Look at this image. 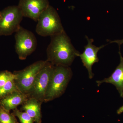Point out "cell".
Returning a JSON list of instances; mask_svg holds the SVG:
<instances>
[{
    "label": "cell",
    "instance_id": "cell-4",
    "mask_svg": "<svg viewBox=\"0 0 123 123\" xmlns=\"http://www.w3.org/2000/svg\"><path fill=\"white\" fill-rule=\"evenodd\" d=\"M23 15L18 6H12L0 11V36H9L21 27Z\"/></svg>",
    "mask_w": 123,
    "mask_h": 123
},
{
    "label": "cell",
    "instance_id": "cell-1",
    "mask_svg": "<svg viewBox=\"0 0 123 123\" xmlns=\"http://www.w3.org/2000/svg\"><path fill=\"white\" fill-rule=\"evenodd\" d=\"M51 38L46 51V61L55 66H70L80 53L73 46L65 31Z\"/></svg>",
    "mask_w": 123,
    "mask_h": 123
},
{
    "label": "cell",
    "instance_id": "cell-11",
    "mask_svg": "<svg viewBox=\"0 0 123 123\" xmlns=\"http://www.w3.org/2000/svg\"><path fill=\"white\" fill-rule=\"evenodd\" d=\"M28 98L27 95L19 91H14L0 99V106L10 111L22 105Z\"/></svg>",
    "mask_w": 123,
    "mask_h": 123
},
{
    "label": "cell",
    "instance_id": "cell-5",
    "mask_svg": "<svg viewBox=\"0 0 123 123\" xmlns=\"http://www.w3.org/2000/svg\"><path fill=\"white\" fill-rule=\"evenodd\" d=\"M46 62V60L38 61L22 70L14 72V82L19 91L27 94L37 75Z\"/></svg>",
    "mask_w": 123,
    "mask_h": 123
},
{
    "label": "cell",
    "instance_id": "cell-17",
    "mask_svg": "<svg viewBox=\"0 0 123 123\" xmlns=\"http://www.w3.org/2000/svg\"><path fill=\"white\" fill-rule=\"evenodd\" d=\"M116 43L118 44L119 47H120L121 44H123V39L121 40H114L111 41L110 43Z\"/></svg>",
    "mask_w": 123,
    "mask_h": 123
},
{
    "label": "cell",
    "instance_id": "cell-8",
    "mask_svg": "<svg viewBox=\"0 0 123 123\" xmlns=\"http://www.w3.org/2000/svg\"><path fill=\"white\" fill-rule=\"evenodd\" d=\"M49 5L48 0H20L18 6L23 17L37 22L40 15Z\"/></svg>",
    "mask_w": 123,
    "mask_h": 123
},
{
    "label": "cell",
    "instance_id": "cell-9",
    "mask_svg": "<svg viewBox=\"0 0 123 123\" xmlns=\"http://www.w3.org/2000/svg\"><path fill=\"white\" fill-rule=\"evenodd\" d=\"M86 38L88 41V44L85 46V50L82 54L79 53L78 56L80 58L84 66L88 70L89 77L91 79L93 77L94 74L92 73V67L94 64L99 61L98 57V53L99 50L103 48L105 45L97 47L92 44L93 39H89L87 36Z\"/></svg>",
    "mask_w": 123,
    "mask_h": 123
},
{
    "label": "cell",
    "instance_id": "cell-13",
    "mask_svg": "<svg viewBox=\"0 0 123 123\" xmlns=\"http://www.w3.org/2000/svg\"><path fill=\"white\" fill-rule=\"evenodd\" d=\"M17 91L19 90L15 85L14 79L10 80L0 88V99L11 92Z\"/></svg>",
    "mask_w": 123,
    "mask_h": 123
},
{
    "label": "cell",
    "instance_id": "cell-3",
    "mask_svg": "<svg viewBox=\"0 0 123 123\" xmlns=\"http://www.w3.org/2000/svg\"><path fill=\"white\" fill-rule=\"evenodd\" d=\"M37 22L36 31L40 36L51 37L64 31L57 11L50 5L41 13Z\"/></svg>",
    "mask_w": 123,
    "mask_h": 123
},
{
    "label": "cell",
    "instance_id": "cell-6",
    "mask_svg": "<svg viewBox=\"0 0 123 123\" xmlns=\"http://www.w3.org/2000/svg\"><path fill=\"white\" fill-rule=\"evenodd\" d=\"M55 67V65L47 61L27 93L28 98H34L42 103L44 102L46 91Z\"/></svg>",
    "mask_w": 123,
    "mask_h": 123
},
{
    "label": "cell",
    "instance_id": "cell-14",
    "mask_svg": "<svg viewBox=\"0 0 123 123\" xmlns=\"http://www.w3.org/2000/svg\"><path fill=\"white\" fill-rule=\"evenodd\" d=\"M0 123H19L16 117L0 106Z\"/></svg>",
    "mask_w": 123,
    "mask_h": 123
},
{
    "label": "cell",
    "instance_id": "cell-18",
    "mask_svg": "<svg viewBox=\"0 0 123 123\" xmlns=\"http://www.w3.org/2000/svg\"><path fill=\"white\" fill-rule=\"evenodd\" d=\"M123 112V106H121L117 110V114L120 115Z\"/></svg>",
    "mask_w": 123,
    "mask_h": 123
},
{
    "label": "cell",
    "instance_id": "cell-7",
    "mask_svg": "<svg viewBox=\"0 0 123 123\" xmlns=\"http://www.w3.org/2000/svg\"><path fill=\"white\" fill-rule=\"evenodd\" d=\"M15 51L20 60H25L35 50L37 39L31 31L21 26L15 33Z\"/></svg>",
    "mask_w": 123,
    "mask_h": 123
},
{
    "label": "cell",
    "instance_id": "cell-10",
    "mask_svg": "<svg viewBox=\"0 0 123 123\" xmlns=\"http://www.w3.org/2000/svg\"><path fill=\"white\" fill-rule=\"evenodd\" d=\"M119 53L120 56V62L114 72L109 77L101 80L96 81V83L98 86L103 83L112 84L116 87L120 97L123 98V57L120 49Z\"/></svg>",
    "mask_w": 123,
    "mask_h": 123
},
{
    "label": "cell",
    "instance_id": "cell-12",
    "mask_svg": "<svg viewBox=\"0 0 123 123\" xmlns=\"http://www.w3.org/2000/svg\"><path fill=\"white\" fill-rule=\"evenodd\" d=\"M43 103L34 98H29L25 101L20 108L27 113L36 123H42L41 105Z\"/></svg>",
    "mask_w": 123,
    "mask_h": 123
},
{
    "label": "cell",
    "instance_id": "cell-15",
    "mask_svg": "<svg viewBox=\"0 0 123 123\" xmlns=\"http://www.w3.org/2000/svg\"><path fill=\"white\" fill-rule=\"evenodd\" d=\"M12 114L19 119L21 123H34V122L27 113L25 111L23 112L17 108L13 110Z\"/></svg>",
    "mask_w": 123,
    "mask_h": 123
},
{
    "label": "cell",
    "instance_id": "cell-16",
    "mask_svg": "<svg viewBox=\"0 0 123 123\" xmlns=\"http://www.w3.org/2000/svg\"><path fill=\"white\" fill-rule=\"evenodd\" d=\"M15 78L13 73L8 70H4L0 72V88L5 85L10 80Z\"/></svg>",
    "mask_w": 123,
    "mask_h": 123
},
{
    "label": "cell",
    "instance_id": "cell-2",
    "mask_svg": "<svg viewBox=\"0 0 123 123\" xmlns=\"http://www.w3.org/2000/svg\"><path fill=\"white\" fill-rule=\"evenodd\" d=\"M72 75L69 66H55L46 91L44 102L52 101L63 94Z\"/></svg>",
    "mask_w": 123,
    "mask_h": 123
}]
</instances>
